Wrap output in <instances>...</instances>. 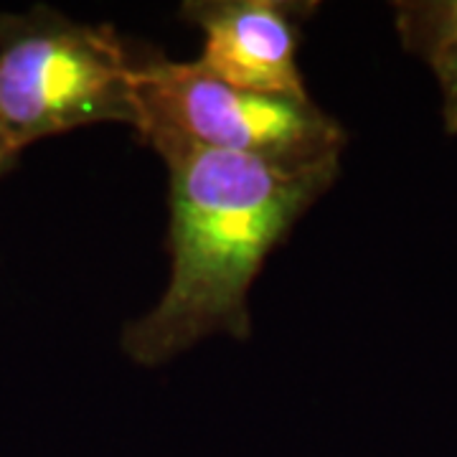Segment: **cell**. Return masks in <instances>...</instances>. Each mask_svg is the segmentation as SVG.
Returning <instances> with one entry per match:
<instances>
[{
    "label": "cell",
    "mask_w": 457,
    "mask_h": 457,
    "mask_svg": "<svg viewBox=\"0 0 457 457\" xmlns=\"http://www.w3.org/2000/svg\"><path fill=\"white\" fill-rule=\"evenodd\" d=\"M150 147L170 173V279L155 308L125 326L122 351L161 366L216 333H252V282L338 179L341 161L278 163L179 140Z\"/></svg>",
    "instance_id": "obj_1"
},
{
    "label": "cell",
    "mask_w": 457,
    "mask_h": 457,
    "mask_svg": "<svg viewBox=\"0 0 457 457\" xmlns=\"http://www.w3.org/2000/svg\"><path fill=\"white\" fill-rule=\"evenodd\" d=\"M135 130L147 145H188L278 163L341 161L345 130L311 97L262 95L221 82L198 62L137 56Z\"/></svg>",
    "instance_id": "obj_3"
},
{
    "label": "cell",
    "mask_w": 457,
    "mask_h": 457,
    "mask_svg": "<svg viewBox=\"0 0 457 457\" xmlns=\"http://www.w3.org/2000/svg\"><path fill=\"white\" fill-rule=\"evenodd\" d=\"M312 8L282 0H191L180 5V18L201 31L196 62L221 82L262 95L308 97L297 66V18Z\"/></svg>",
    "instance_id": "obj_4"
},
{
    "label": "cell",
    "mask_w": 457,
    "mask_h": 457,
    "mask_svg": "<svg viewBox=\"0 0 457 457\" xmlns=\"http://www.w3.org/2000/svg\"><path fill=\"white\" fill-rule=\"evenodd\" d=\"M394 23L404 51L429 64L457 41V0L394 3Z\"/></svg>",
    "instance_id": "obj_5"
},
{
    "label": "cell",
    "mask_w": 457,
    "mask_h": 457,
    "mask_svg": "<svg viewBox=\"0 0 457 457\" xmlns=\"http://www.w3.org/2000/svg\"><path fill=\"white\" fill-rule=\"evenodd\" d=\"M135 66L112 26L49 5L0 13V125L21 150L97 122L135 128Z\"/></svg>",
    "instance_id": "obj_2"
},
{
    "label": "cell",
    "mask_w": 457,
    "mask_h": 457,
    "mask_svg": "<svg viewBox=\"0 0 457 457\" xmlns=\"http://www.w3.org/2000/svg\"><path fill=\"white\" fill-rule=\"evenodd\" d=\"M435 79L440 84L442 92V122L450 135H457V41L453 46L437 54L432 62Z\"/></svg>",
    "instance_id": "obj_6"
},
{
    "label": "cell",
    "mask_w": 457,
    "mask_h": 457,
    "mask_svg": "<svg viewBox=\"0 0 457 457\" xmlns=\"http://www.w3.org/2000/svg\"><path fill=\"white\" fill-rule=\"evenodd\" d=\"M21 153L23 150L13 143V137L0 125V179H5L16 168L18 161H21Z\"/></svg>",
    "instance_id": "obj_7"
}]
</instances>
